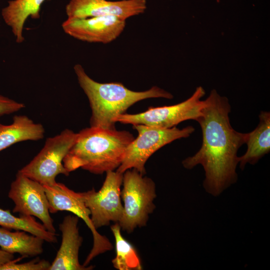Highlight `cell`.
<instances>
[{"mask_svg": "<svg viewBox=\"0 0 270 270\" xmlns=\"http://www.w3.org/2000/svg\"><path fill=\"white\" fill-rule=\"evenodd\" d=\"M230 111L228 100L212 90L204 100L201 116L196 120L202 129V146L194 155L182 162L186 169L202 166L204 187L215 196L236 182L238 152L247 138V133L238 132L231 126Z\"/></svg>", "mask_w": 270, "mask_h": 270, "instance_id": "cell-1", "label": "cell"}, {"mask_svg": "<svg viewBox=\"0 0 270 270\" xmlns=\"http://www.w3.org/2000/svg\"><path fill=\"white\" fill-rule=\"evenodd\" d=\"M0 226L9 230L25 231L48 242H57L56 232L48 231L34 216L21 215L19 217L16 216L10 210L0 208Z\"/></svg>", "mask_w": 270, "mask_h": 270, "instance_id": "cell-18", "label": "cell"}, {"mask_svg": "<svg viewBox=\"0 0 270 270\" xmlns=\"http://www.w3.org/2000/svg\"><path fill=\"white\" fill-rule=\"evenodd\" d=\"M122 184L124 210L118 224L121 230L131 233L137 228L146 226L155 210L156 184L150 178L132 168L123 173Z\"/></svg>", "mask_w": 270, "mask_h": 270, "instance_id": "cell-4", "label": "cell"}, {"mask_svg": "<svg viewBox=\"0 0 270 270\" xmlns=\"http://www.w3.org/2000/svg\"><path fill=\"white\" fill-rule=\"evenodd\" d=\"M116 242V256L112 260L114 267L118 270H141L142 267L135 248L126 240L118 222L111 226Z\"/></svg>", "mask_w": 270, "mask_h": 270, "instance_id": "cell-19", "label": "cell"}, {"mask_svg": "<svg viewBox=\"0 0 270 270\" xmlns=\"http://www.w3.org/2000/svg\"><path fill=\"white\" fill-rule=\"evenodd\" d=\"M146 0H70L66 6L67 18L114 16L126 20L144 12Z\"/></svg>", "mask_w": 270, "mask_h": 270, "instance_id": "cell-12", "label": "cell"}, {"mask_svg": "<svg viewBox=\"0 0 270 270\" xmlns=\"http://www.w3.org/2000/svg\"><path fill=\"white\" fill-rule=\"evenodd\" d=\"M44 186L49 202L50 213L70 212L82 218L90 230L93 246L83 264L84 266H87L98 255L112 249L113 246L109 240L98 233L94 227L90 212L84 202L82 192H76L64 184L57 182L52 186Z\"/></svg>", "mask_w": 270, "mask_h": 270, "instance_id": "cell-8", "label": "cell"}, {"mask_svg": "<svg viewBox=\"0 0 270 270\" xmlns=\"http://www.w3.org/2000/svg\"><path fill=\"white\" fill-rule=\"evenodd\" d=\"M133 128L138 136L127 147L124 158L116 170L122 174L134 168L144 175L145 164L154 152L176 140L188 137L194 131L191 126L179 129L176 126L164 128L138 124L133 125Z\"/></svg>", "mask_w": 270, "mask_h": 270, "instance_id": "cell-5", "label": "cell"}, {"mask_svg": "<svg viewBox=\"0 0 270 270\" xmlns=\"http://www.w3.org/2000/svg\"><path fill=\"white\" fill-rule=\"evenodd\" d=\"M44 128L26 115H16L10 124H0V152L19 142L44 138Z\"/></svg>", "mask_w": 270, "mask_h": 270, "instance_id": "cell-15", "label": "cell"}, {"mask_svg": "<svg viewBox=\"0 0 270 270\" xmlns=\"http://www.w3.org/2000/svg\"><path fill=\"white\" fill-rule=\"evenodd\" d=\"M77 133L65 129L58 134L46 138L40 152L18 172L44 186H52L60 174L68 176L70 172L63 160L74 144Z\"/></svg>", "mask_w": 270, "mask_h": 270, "instance_id": "cell-6", "label": "cell"}, {"mask_svg": "<svg viewBox=\"0 0 270 270\" xmlns=\"http://www.w3.org/2000/svg\"><path fill=\"white\" fill-rule=\"evenodd\" d=\"M78 82L88 98L92 110L90 126L115 130L116 119L136 102L150 98L172 99L173 96L154 86L136 92L120 82L100 83L90 78L80 64L74 66Z\"/></svg>", "mask_w": 270, "mask_h": 270, "instance_id": "cell-3", "label": "cell"}, {"mask_svg": "<svg viewBox=\"0 0 270 270\" xmlns=\"http://www.w3.org/2000/svg\"><path fill=\"white\" fill-rule=\"evenodd\" d=\"M79 218L67 215L59 224L62 242L48 270H91L94 266H84L79 262V251L83 241L80 234Z\"/></svg>", "mask_w": 270, "mask_h": 270, "instance_id": "cell-13", "label": "cell"}, {"mask_svg": "<svg viewBox=\"0 0 270 270\" xmlns=\"http://www.w3.org/2000/svg\"><path fill=\"white\" fill-rule=\"evenodd\" d=\"M44 240L24 230L12 232L0 228V247L11 254L17 253L24 258L34 257L44 252Z\"/></svg>", "mask_w": 270, "mask_h": 270, "instance_id": "cell-17", "label": "cell"}, {"mask_svg": "<svg viewBox=\"0 0 270 270\" xmlns=\"http://www.w3.org/2000/svg\"><path fill=\"white\" fill-rule=\"evenodd\" d=\"M21 256L0 266V270H48L50 266V262L44 259L40 260L36 258L30 261L18 263L20 260L24 258Z\"/></svg>", "mask_w": 270, "mask_h": 270, "instance_id": "cell-20", "label": "cell"}, {"mask_svg": "<svg viewBox=\"0 0 270 270\" xmlns=\"http://www.w3.org/2000/svg\"><path fill=\"white\" fill-rule=\"evenodd\" d=\"M45 0H12L9 1L8 6L2 10V18L10 28L17 43L21 44L24 40L23 30L28 18H40V6Z\"/></svg>", "mask_w": 270, "mask_h": 270, "instance_id": "cell-16", "label": "cell"}, {"mask_svg": "<svg viewBox=\"0 0 270 270\" xmlns=\"http://www.w3.org/2000/svg\"><path fill=\"white\" fill-rule=\"evenodd\" d=\"M204 94V88L198 86L190 98L182 102L172 106H150L145 112L139 114H124L118 116L116 122L124 124L172 128L184 120H196L201 116L204 100L200 99Z\"/></svg>", "mask_w": 270, "mask_h": 270, "instance_id": "cell-7", "label": "cell"}, {"mask_svg": "<svg viewBox=\"0 0 270 270\" xmlns=\"http://www.w3.org/2000/svg\"><path fill=\"white\" fill-rule=\"evenodd\" d=\"M8 196L14 204L13 212L35 216L48 231L56 232L43 185L18 172L15 180L11 183Z\"/></svg>", "mask_w": 270, "mask_h": 270, "instance_id": "cell-10", "label": "cell"}, {"mask_svg": "<svg viewBox=\"0 0 270 270\" xmlns=\"http://www.w3.org/2000/svg\"><path fill=\"white\" fill-rule=\"evenodd\" d=\"M14 254L0 249V266L13 260Z\"/></svg>", "mask_w": 270, "mask_h": 270, "instance_id": "cell-22", "label": "cell"}, {"mask_svg": "<svg viewBox=\"0 0 270 270\" xmlns=\"http://www.w3.org/2000/svg\"><path fill=\"white\" fill-rule=\"evenodd\" d=\"M126 130L86 128L77 133L76 140L63 160L70 172L81 168L96 174L116 170L129 144L134 139Z\"/></svg>", "mask_w": 270, "mask_h": 270, "instance_id": "cell-2", "label": "cell"}, {"mask_svg": "<svg viewBox=\"0 0 270 270\" xmlns=\"http://www.w3.org/2000/svg\"><path fill=\"white\" fill-rule=\"evenodd\" d=\"M25 108V105L0 94V116L17 112Z\"/></svg>", "mask_w": 270, "mask_h": 270, "instance_id": "cell-21", "label": "cell"}, {"mask_svg": "<svg viewBox=\"0 0 270 270\" xmlns=\"http://www.w3.org/2000/svg\"><path fill=\"white\" fill-rule=\"evenodd\" d=\"M126 20L114 16L84 18H67L62 28L68 35L90 43L108 44L114 40L124 31Z\"/></svg>", "mask_w": 270, "mask_h": 270, "instance_id": "cell-11", "label": "cell"}, {"mask_svg": "<svg viewBox=\"0 0 270 270\" xmlns=\"http://www.w3.org/2000/svg\"><path fill=\"white\" fill-rule=\"evenodd\" d=\"M122 178L123 174L116 170L107 172L98 191L92 188L82 192L84 204L96 230L111 222L118 223L121 220L124 210L120 194Z\"/></svg>", "mask_w": 270, "mask_h": 270, "instance_id": "cell-9", "label": "cell"}, {"mask_svg": "<svg viewBox=\"0 0 270 270\" xmlns=\"http://www.w3.org/2000/svg\"><path fill=\"white\" fill-rule=\"evenodd\" d=\"M259 123L251 132L247 133V149L238 156L240 168L244 170L247 164H254L270 151V112L261 111Z\"/></svg>", "mask_w": 270, "mask_h": 270, "instance_id": "cell-14", "label": "cell"}]
</instances>
